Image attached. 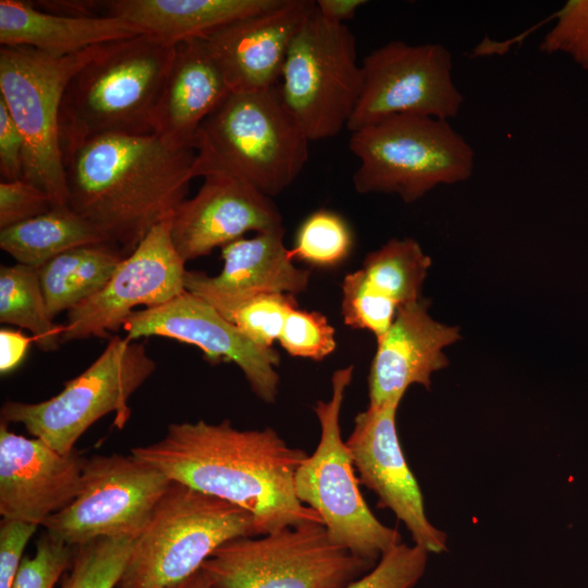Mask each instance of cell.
Listing matches in <instances>:
<instances>
[{
    "label": "cell",
    "mask_w": 588,
    "mask_h": 588,
    "mask_svg": "<svg viewBox=\"0 0 588 588\" xmlns=\"http://www.w3.org/2000/svg\"><path fill=\"white\" fill-rule=\"evenodd\" d=\"M363 85L355 36L315 9L290 46L279 83L284 103L310 142L347 128Z\"/></svg>",
    "instance_id": "11"
},
{
    "label": "cell",
    "mask_w": 588,
    "mask_h": 588,
    "mask_svg": "<svg viewBox=\"0 0 588 588\" xmlns=\"http://www.w3.org/2000/svg\"><path fill=\"white\" fill-rule=\"evenodd\" d=\"M231 93L203 38L182 41L155 109L152 132L171 145L193 148L200 124Z\"/></svg>",
    "instance_id": "22"
},
{
    "label": "cell",
    "mask_w": 588,
    "mask_h": 588,
    "mask_svg": "<svg viewBox=\"0 0 588 588\" xmlns=\"http://www.w3.org/2000/svg\"><path fill=\"white\" fill-rule=\"evenodd\" d=\"M376 564L334 542L322 523L308 522L233 539L201 568L212 588H343Z\"/></svg>",
    "instance_id": "9"
},
{
    "label": "cell",
    "mask_w": 588,
    "mask_h": 588,
    "mask_svg": "<svg viewBox=\"0 0 588 588\" xmlns=\"http://www.w3.org/2000/svg\"><path fill=\"white\" fill-rule=\"evenodd\" d=\"M256 536L254 517L244 509L172 481L134 541L117 588H171L222 544Z\"/></svg>",
    "instance_id": "5"
},
{
    "label": "cell",
    "mask_w": 588,
    "mask_h": 588,
    "mask_svg": "<svg viewBox=\"0 0 588 588\" xmlns=\"http://www.w3.org/2000/svg\"><path fill=\"white\" fill-rule=\"evenodd\" d=\"M75 548L45 532L36 543L33 556H24L12 588H54L70 569Z\"/></svg>",
    "instance_id": "36"
},
{
    "label": "cell",
    "mask_w": 588,
    "mask_h": 588,
    "mask_svg": "<svg viewBox=\"0 0 588 588\" xmlns=\"http://www.w3.org/2000/svg\"><path fill=\"white\" fill-rule=\"evenodd\" d=\"M315 9L313 0H280L269 10L201 37L231 91H256L279 85L290 46Z\"/></svg>",
    "instance_id": "19"
},
{
    "label": "cell",
    "mask_w": 588,
    "mask_h": 588,
    "mask_svg": "<svg viewBox=\"0 0 588 588\" xmlns=\"http://www.w3.org/2000/svg\"><path fill=\"white\" fill-rule=\"evenodd\" d=\"M125 256L107 242L69 249L38 268L51 319L100 291Z\"/></svg>",
    "instance_id": "25"
},
{
    "label": "cell",
    "mask_w": 588,
    "mask_h": 588,
    "mask_svg": "<svg viewBox=\"0 0 588 588\" xmlns=\"http://www.w3.org/2000/svg\"><path fill=\"white\" fill-rule=\"evenodd\" d=\"M142 35L112 16H72L40 11L20 0H0L1 46H24L54 57Z\"/></svg>",
    "instance_id": "23"
},
{
    "label": "cell",
    "mask_w": 588,
    "mask_h": 588,
    "mask_svg": "<svg viewBox=\"0 0 588 588\" xmlns=\"http://www.w3.org/2000/svg\"><path fill=\"white\" fill-rule=\"evenodd\" d=\"M351 133L348 148L359 160L353 184L360 194L394 193L413 203L474 171L470 144L446 120L400 114Z\"/></svg>",
    "instance_id": "6"
},
{
    "label": "cell",
    "mask_w": 588,
    "mask_h": 588,
    "mask_svg": "<svg viewBox=\"0 0 588 588\" xmlns=\"http://www.w3.org/2000/svg\"><path fill=\"white\" fill-rule=\"evenodd\" d=\"M175 46L147 35L106 44L70 79L60 108L63 155L108 134H149Z\"/></svg>",
    "instance_id": "4"
},
{
    "label": "cell",
    "mask_w": 588,
    "mask_h": 588,
    "mask_svg": "<svg viewBox=\"0 0 588 588\" xmlns=\"http://www.w3.org/2000/svg\"><path fill=\"white\" fill-rule=\"evenodd\" d=\"M106 242L95 228L69 206L0 230V247L17 264L40 268L58 255Z\"/></svg>",
    "instance_id": "26"
},
{
    "label": "cell",
    "mask_w": 588,
    "mask_h": 588,
    "mask_svg": "<svg viewBox=\"0 0 588 588\" xmlns=\"http://www.w3.org/2000/svg\"><path fill=\"white\" fill-rule=\"evenodd\" d=\"M296 307L295 295L265 294L237 305L223 317L257 345L272 347L286 317Z\"/></svg>",
    "instance_id": "31"
},
{
    "label": "cell",
    "mask_w": 588,
    "mask_h": 588,
    "mask_svg": "<svg viewBox=\"0 0 588 588\" xmlns=\"http://www.w3.org/2000/svg\"><path fill=\"white\" fill-rule=\"evenodd\" d=\"M341 314L346 326L368 330L377 340L391 327L399 308L372 293L359 270L347 273L341 284Z\"/></svg>",
    "instance_id": "32"
},
{
    "label": "cell",
    "mask_w": 588,
    "mask_h": 588,
    "mask_svg": "<svg viewBox=\"0 0 588 588\" xmlns=\"http://www.w3.org/2000/svg\"><path fill=\"white\" fill-rule=\"evenodd\" d=\"M185 264L171 237V219L157 224L100 291L66 313L61 342L107 338L136 307L173 299L185 291Z\"/></svg>",
    "instance_id": "14"
},
{
    "label": "cell",
    "mask_w": 588,
    "mask_h": 588,
    "mask_svg": "<svg viewBox=\"0 0 588 588\" xmlns=\"http://www.w3.org/2000/svg\"><path fill=\"white\" fill-rule=\"evenodd\" d=\"M78 452L61 454L38 438L28 439L0 422V514L44 525L78 494L85 464Z\"/></svg>",
    "instance_id": "17"
},
{
    "label": "cell",
    "mask_w": 588,
    "mask_h": 588,
    "mask_svg": "<svg viewBox=\"0 0 588 588\" xmlns=\"http://www.w3.org/2000/svg\"><path fill=\"white\" fill-rule=\"evenodd\" d=\"M171 483L132 454L94 455L85 460L76 498L42 526L74 548L99 538L136 540Z\"/></svg>",
    "instance_id": "12"
},
{
    "label": "cell",
    "mask_w": 588,
    "mask_h": 588,
    "mask_svg": "<svg viewBox=\"0 0 588 588\" xmlns=\"http://www.w3.org/2000/svg\"><path fill=\"white\" fill-rule=\"evenodd\" d=\"M281 228V213L270 197L223 174L205 176L196 195L186 198L171 218V237L185 262L207 256L246 232Z\"/></svg>",
    "instance_id": "18"
},
{
    "label": "cell",
    "mask_w": 588,
    "mask_h": 588,
    "mask_svg": "<svg viewBox=\"0 0 588 588\" xmlns=\"http://www.w3.org/2000/svg\"><path fill=\"white\" fill-rule=\"evenodd\" d=\"M280 0H114L107 13L135 26L142 35L176 46L201 38L236 20L277 5Z\"/></svg>",
    "instance_id": "24"
},
{
    "label": "cell",
    "mask_w": 588,
    "mask_h": 588,
    "mask_svg": "<svg viewBox=\"0 0 588 588\" xmlns=\"http://www.w3.org/2000/svg\"><path fill=\"white\" fill-rule=\"evenodd\" d=\"M0 321L28 330L44 352L56 351L62 343L63 324H56L48 314L36 267L1 266Z\"/></svg>",
    "instance_id": "28"
},
{
    "label": "cell",
    "mask_w": 588,
    "mask_h": 588,
    "mask_svg": "<svg viewBox=\"0 0 588 588\" xmlns=\"http://www.w3.org/2000/svg\"><path fill=\"white\" fill-rule=\"evenodd\" d=\"M155 369L144 343L114 335L98 358L57 395L38 403L7 401L1 420L22 424L34 438L70 454L82 434L110 413L114 426L122 429L131 417L130 397Z\"/></svg>",
    "instance_id": "8"
},
{
    "label": "cell",
    "mask_w": 588,
    "mask_h": 588,
    "mask_svg": "<svg viewBox=\"0 0 588 588\" xmlns=\"http://www.w3.org/2000/svg\"><path fill=\"white\" fill-rule=\"evenodd\" d=\"M33 336L17 330L2 328L0 330V372L7 375L23 362Z\"/></svg>",
    "instance_id": "40"
},
{
    "label": "cell",
    "mask_w": 588,
    "mask_h": 588,
    "mask_svg": "<svg viewBox=\"0 0 588 588\" xmlns=\"http://www.w3.org/2000/svg\"><path fill=\"white\" fill-rule=\"evenodd\" d=\"M431 259L413 238H392L370 252L360 269L369 290L399 309L420 299Z\"/></svg>",
    "instance_id": "27"
},
{
    "label": "cell",
    "mask_w": 588,
    "mask_h": 588,
    "mask_svg": "<svg viewBox=\"0 0 588 588\" xmlns=\"http://www.w3.org/2000/svg\"><path fill=\"white\" fill-rule=\"evenodd\" d=\"M334 328L318 311L294 308L284 322L279 342L294 357L320 362L336 347Z\"/></svg>",
    "instance_id": "33"
},
{
    "label": "cell",
    "mask_w": 588,
    "mask_h": 588,
    "mask_svg": "<svg viewBox=\"0 0 588 588\" xmlns=\"http://www.w3.org/2000/svg\"><path fill=\"white\" fill-rule=\"evenodd\" d=\"M366 3L365 0H317L316 10L328 22L345 24Z\"/></svg>",
    "instance_id": "41"
},
{
    "label": "cell",
    "mask_w": 588,
    "mask_h": 588,
    "mask_svg": "<svg viewBox=\"0 0 588 588\" xmlns=\"http://www.w3.org/2000/svg\"><path fill=\"white\" fill-rule=\"evenodd\" d=\"M171 588H212V583L203 568L193 576Z\"/></svg>",
    "instance_id": "42"
},
{
    "label": "cell",
    "mask_w": 588,
    "mask_h": 588,
    "mask_svg": "<svg viewBox=\"0 0 588 588\" xmlns=\"http://www.w3.org/2000/svg\"><path fill=\"white\" fill-rule=\"evenodd\" d=\"M399 405L368 406L358 413L345 442L359 483L376 493L378 507L389 509L405 525L415 546L441 553L446 550V535L428 519L419 485L404 456L395 422Z\"/></svg>",
    "instance_id": "16"
},
{
    "label": "cell",
    "mask_w": 588,
    "mask_h": 588,
    "mask_svg": "<svg viewBox=\"0 0 588 588\" xmlns=\"http://www.w3.org/2000/svg\"><path fill=\"white\" fill-rule=\"evenodd\" d=\"M429 302L402 306L378 346L368 376L369 406L401 402L408 387L429 389L430 377L449 365L443 348L461 339L458 327L433 320Z\"/></svg>",
    "instance_id": "21"
},
{
    "label": "cell",
    "mask_w": 588,
    "mask_h": 588,
    "mask_svg": "<svg viewBox=\"0 0 588 588\" xmlns=\"http://www.w3.org/2000/svg\"><path fill=\"white\" fill-rule=\"evenodd\" d=\"M102 46L64 57L24 46L0 49V99L24 140L23 177L46 191L56 207L69 200L59 130L62 98L70 79Z\"/></svg>",
    "instance_id": "10"
},
{
    "label": "cell",
    "mask_w": 588,
    "mask_h": 588,
    "mask_svg": "<svg viewBox=\"0 0 588 588\" xmlns=\"http://www.w3.org/2000/svg\"><path fill=\"white\" fill-rule=\"evenodd\" d=\"M362 68L363 91L347 125L351 132L400 114L449 121L462 109L452 54L440 44L392 40L368 53Z\"/></svg>",
    "instance_id": "13"
},
{
    "label": "cell",
    "mask_w": 588,
    "mask_h": 588,
    "mask_svg": "<svg viewBox=\"0 0 588 588\" xmlns=\"http://www.w3.org/2000/svg\"><path fill=\"white\" fill-rule=\"evenodd\" d=\"M24 140L4 102L0 99V174L3 181L23 177Z\"/></svg>",
    "instance_id": "39"
},
{
    "label": "cell",
    "mask_w": 588,
    "mask_h": 588,
    "mask_svg": "<svg viewBox=\"0 0 588 588\" xmlns=\"http://www.w3.org/2000/svg\"><path fill=\"white\" fill-rule=\"evenodd\" d=\"M354 367L333 372L332 394L317 401L314 412L320 425V439L313 454L296 470L295 493L314 510L328 535L360 559L377 563L402 543L401 534L382 524L367 505L346 445L341 436L340 413Z\"/></svg>",
    "instance_id": "7"
},
{
    "label": "cell",
    "mask_w": 588,
    "mask_h": 588,
    "mask_svg": "<svg viewBox=\"0 0 588 588\" xmlns=\"http://www.w3.org/2000/svg\"><path fill=\"white\" fill-rule=\"evenodd\" d=\"M56 207L50 195L24 177L0 182V230Z\"/></svg>",
    "instance_id": "37"
},
{
    "label": "cell",
    "mask_w": 588,
    "mask_h": 588,
    "mask_svg": "<svg viewBox=\"0 0 588 588\" xmlns=\"http://www.w3.org/2000/svg\"><path fill=\"white\" fill-rule=\"evenodd\" d=\"M428 552L400 543L385 553L366 574L343 588H413L424 576Z\"/></svg>",
    "instance_id": "34"
},
{
    "label": "cell",
    "mask_w": 588,
    "mask_h": 588,
    "mask_svg": "<svg viewBox=\"0 0 588 588\" xmlns=\"http://www.w3.org/2000/svg\"><path fill=\"white\" fill-rule=\"evenodd\" d=\"M134 541L99 538L76 547L61 588H117Z\"/></svg>",
    "instance_id": "30"
},
{
    "label": "cell",
    "mask_w": 588,
    "mask_h": 588,
    "mask_svg": "<svg viewBox=\"0 0 588 588\" xmlns=\"http://www.w3.org/2000/svg\"><path fill=\"white\" fill-rule=\"evenodd\" d=\"M555 17V24L539 45L540 51L566 53L588 70V0L567 1Z\"/></svg>",
    "instance_id": "35"
},
{
    "label": "cell",
    "mask_w": 588,
    "mask_h": 588,
    "mask_svg": "<svg viewBox=\"0 0 588 588\" xmlns=\"http://www.w3.org/2000/svg\"><path fill=\"white\" fill-rule=\"evenodd\" d=\"M309 143L279 85L232 91L196 132L194 175H229L271 198L303 171Z\"/></svg>",
    "instance_id": "3"
},
{
    "label": "cell",
    "mask_w": 588,
    "mask_h": 588,
    "mask_svg": "<svg viewBox=\"0 0 588 588\" xmlns=\"http://www.w3.org/2000/svg\"><path fill=\"white\" fill-rule=\"evenodd\" d=\"M284 228L241 237L221 247L219 274L186 271L185 290L216 308L222 316L237 305L265 294L304 292L310 272L294 266L283 243Z\"/></svg>",
    "instance_id": "20"
},
{
    "label": "cell",
    "mask_w": 588,
    "mask_h": 588,
    "mask_svg": "<svg viewBox=\"0 0 588 588\" xmlns=\"http://www.w3.org/2000/svg\"><path fill=\"white\" fill-rule=\"evenodd\" d=\"M36 525L2 518L0 523V588H12L24 549Z\"/></svg>",
    "instance_id": "38"
},
{
    "label": "cell",
    "mask_w": 588,
    "mask_h": 588,
    "mask_svg": "<svg viewBox=\"0 0 588 588\" xmlns=\"http://www.w3.org/2000/svg\"><path fill=\"white\" fill-rule=\"evenodd\" d=\"M352 247L353 233L345 219L320 209L301 223L290 252L293 259L318 268H333L348 257Z\"/></svg>",
    "instance_id": "29"
},
{
    "label": "cell",
    "mask_w": 588,
    "mask_h": 588,
    "mask_svg": "<svg viewBox=\"0 0 588 588\" xmlns=\"http://www.w3.org/2000/svg\"><path fill=\"white\" fill-rule=\"evenodd\" d=\"M68 206L126 257L187 198L195 150L155 133L108 134L63 155Z\"/></svg>",
    "instance_id": "2"
},
{
    "label": "cell",
    "mask_w": 588,
    "mask_h": 588,
    "mask_svg": "<svg viewBox=\"0 0 588 588\" xmlns=\"http://www.w3.org/2000/svg\"><path fill=\"white\" fill-rule=\"evenodd\" d=\"M131 454L170 480L247 511L257 536L289 526L319 522L296 497L294 478L307 457L272 428L238 430L230 420L174 422L157 442Z\"/></svg>",
    "instance_id": "1"
},
{
    "label": "cell",
    "mask_w": 588,
    "mask_h": 588,
    "mask_svg": "<svg viewBox=\"0 0 588 588\" xmlns=\"http://www.w3.org/2000/svg\"><path fill=\"white\" fill-rule=\"evenodd\" d=\"M122 329L132 340L163 336L195 345L211 364L234 363L256 396L266 403L277 400L278 352L254 343L210 304L186 290L163 305L135 310Z\"/></svg>",
    "instance_id": "15"
}]
</instances>
